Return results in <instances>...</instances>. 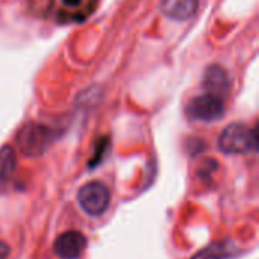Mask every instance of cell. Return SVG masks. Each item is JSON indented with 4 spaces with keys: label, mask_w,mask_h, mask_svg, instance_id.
<instances>
[{
    "label": "cell",
    "mask_w": 259,
    "mask_h": 259,
    "mask_svg": "<svg viewBox=\"0 0 259 259\" xmlns=\"http://www.w3.org/2000/svg\"><path fill=\"white\" fill-rule=\"evenodd\" d=\"M219 149L226 155L253 153L258 149L256 132L243 123L229 124L219 137Z\"/></svg>",
    "instance_id": "cell-2"
},
{
    "label": "cell",
    "mask_w": 259,
    "mask_h": 259,
    "mask_svg": "<svg viewBox=\"0 0 259 259\" xmlns=\"http://www.w3.org/2000/svg\"><path fill=\"white\" fill-rule=\"evenodd\" d=\"M199 0H162L161 11L165 17L178 21L190 20L196 15Z\"/></svg>",
    "instance_id": "cell-6"
},
{
    "label": "cell",
    "mask_w": 259,
    "mask_h": 259,
    "mask_svg": "<svg viewBox=\"0 0 259 259\" xmlns=\"http://www.w3.org/2000/svg\"><path fill=\"white\" fill-rule=\"evenodd\" d=\"M18 150L29 158H36L44 155L55 141V131L46 124L39 123H27L23 126L17 137Z\"/></svg>",
    "instance_id": "cell-1"
},
{
    "label": "cell",
    "mask_w": 259,
    "mask_h": 259,
    "mask_svg": "<svg viewBox=\"0 0 259 259\" xmlns=\"http://www.w3.org/2000/svg\"><path fill=\"white\" fill-rule=\"evenodd\" d=\"M15 171V152L12 147L5 146L0 149V188L8 184Z\"/></svg>",
    "instance_id": "cell-8"
},
{
    "label": "cell",
    "mask_w": 259,
    "mask_h": 259,
    "mask_svg": "<svg viewBox=\"0 0 259 259\" xmlns=\"http://www.w3.org/2000/svg\"><path fill=\"white\" fill-rule=\"evenodd\" d=\"M67 6H77L80 3V0H62Z\"/></svg>",
    "instance_id": "cell-11"
},
{
    "label": "cell",
    "mask_w": 259,
    "mask_h": 259,
    "mask_svg": "<svg viewBox=\"0 0 259 259\" xmlns=\"http://www.w3.org/2000/svg\"><path fill=\"white\" fill-rule=\"evenodd\" d=\"M111 202V193L102 182H88L77 193V203L91 217L102 215Z\"/></svg>",
    "instance_id": "cell-3"
},
{
    "label": "cell",
    "mask_w": 259,
    "mask_h": 259,
    "mask_svg": "<svg viewBox=\"0 0 259 259\" xmlns=\"http://www.w3.org/2000/svg\"><path fill=\"white\" fill-rule=\"evenodd\" d=\"M187 112L193 120L209 123V121H215L222 118L225 112V103L220 96L208 93V94L194 97L188 103Z\"/></svg>",
    "instance_id": "cell-4"
},
{
    "label": "cell",
    "mask_w": 259,
    "mask_h": 259,
    "mask_svg": "<svg viewBox=\"0 0 259 259\" xmlns=\"http://www.w3.org/2000/svg\"><path fill=\"white\" fill-rule=\"evenodd\" d=\"M9 246L5 244L3 241H0V259H8L9 256Z\"/></svg>",
    "instance_id": "cell-10"
},
{
    "label": "cell",
    "mask_w": 259,
    "mask_h": 259,
    "mask_svg": "<svg viewBox=\"0 0 259 259\" xmlns=\"http://www.w3.org/2000/svg\"><path fill=\"white\" fill-rule=\"evenodd\" d=\"M203 87L208 93L219 96L229 87V79L226 71L220 65H211L203 77Z\"/></svg>",
    "instance_id": "cell-7"
},
{
    "label": "cell",
    "mask_w": 259,
    "mask_h": 259,
    "mask_svg": "<svg viewBox=\"0 0 259 259\" xmlns=\"http://www.w3.org/2000/svg\"><path fill=\"white\" fill-rule=\"evenodd\" d=\"M87 247V238L77 231H68L59 235L53 244V252L61 259H79Z\"/></svg>",
    "instance_id": "cell-5"
},
{
    "label": "cell",
    "mask_w": 259,
    "mask_h": 259,
    "mask_svg": "<svg viewBox=\"0 0 259 259\" xmlns=\"http://www.w3.org/2000/svg\"><path fill=\"white\" fill-rule=\"evenodd\" d=\"M225 256H226V249L223 247V244H212L205 250L196 253L193 259H223Z\"/></svg>",
    "instance_id": "cell-9"
}]
</instances>
